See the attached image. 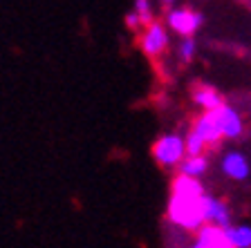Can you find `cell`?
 Here are the masks:
<instances>
[{"instance_id":"cell-10","label":"cell","mask_w":251,"mask_h":248,"mask_svg":"<svg viewBox=\"0 0 251 248\" xmlns=\"http://www.w3.org/2000/svg\"><path fill=\"white\" fill-rule=\"evenodd\" d=\"M193 103L198 105L200 110H204V112H213V110H218L220 105L225 103V98H222L218 88L202 83V85H198V88L193 90Z\"/></svg>"},{"instance_id":"cell-9","label":"cell","mask_w":251,"mask_h":248,"mask_svg":"<svg viewBox=\"0 0 251 248\" xmlns=\"http://www.w3.org/2000/svg\"><path fill=\"white\" fill-rule=\"evenodd\" d=\"M204 219L211 224H220V226H229L231 210L226 202H222L213 195H204Z\"/></svg>"},{"instance_id":"cell-5","label":"cell","mask_w":251,"mask_h":248,"mask_svg":"<svg viewBox=\"0 0 251 248\" xmlns=\"http://www.w3.org/2000/svg\"><path fill=\"white\" fill-rule=\"evenodd\" d=\"M215 119L220 123V130H222V135L225 139H240L245 135V119H242V114L229 103H222L218 110H213Z\"/></svg>"},{"instance_id":"cell-1","label":"cell","mask_w":251,"mask_h":248,"mask_svg":"<svg viewBox=\"0 0 251 248\" xmlns=\"http://www.w3.org/2000/svg\"><path fill=\"white\" fill-rule=\"evenodd\" d=\"M166 217L173 226L182 228L186 233H195L204 219V195L202 197H182L171 195L166 206Z\"/></svg>"},{"instance_id":"cell-12","label":"cell","mask_w":251,"mask_h":248,"mask_svg":"<svg viewBox=\"0 0 251 248\" xmlns=\"http://www.w3.org/2000/svg\"><path fill=\"white\" fill-rule=\"evenodd\" d=\"M206 170H209V159L204 155H186L177 168V172H182V175L200 177V179L206 175Z\"/></svg>"},{"instance_id":"cell-2","label":"cell","mask_w":251,"mask_h":248,"mask_svg":"<svg viewBox=\"0 0 251 248\" xmlns=\"http://www.w3.org/2000/svg\"><path fill=\"white\" fill-rule=\"evenodd\" d=\"M151 152L159 168H164V170H177L179 163L184 161V157L188 155L186 139L182 135H177V132H166V135L155 139Z\"/></svg>"},{"instance_id":"cell-16","label":"cell","mask_w":251,"mask_h":248,"mask_svg":"<svg viewBox=\"0 0 251 248\" xmlns=\"http://www.w3.org/2000/svg\"><path fill=\"white\" fill-rule=\"evenodd\" d=\"M132 9L141 16L144 27L151 25V23L155 21V7H152V0H135V7H132Z\"/></svg>"},{"instance_id":"cell-3","label":"cell","mask_w":251,"mask_h":248,"mask_svg":"<svg viewBox=\"0 0 251 248\" xmlns=\"http://www.w3.org/2000/svg\"><path fill=\"white\" fill-rule=\"evenodd\" d=\"M166 25L171 31H175L177 36H195L204 25V16L200 11L191 9V7H173L166 14Z\"/></svg>"},{"instance_id":"cell-4","label":"cell","mask_w":251,"mask_h":248,"mask_svg":"<svg viewBox=\"0 0 251 248\" xmlns=\"http://www.w3.org/2000/svg\"><path fill=\"white\" fill-rule=\"evenodd\" d=\"M168 41H171V38H168V25L152 21L151 25H146L144 31H141L139 47L148 58H159L164 52H166Z\"/></svg>"},{"instance_id":"cell-18","label":"cell","mask_w":251,"mask_h":248,"mask_svg":"<svg viewBox=\"0 0 251 248\" xmlns=\"http://www.w3.org/2000/svg\"><path fill=\"white\" fill-rule=\"evenodd\" d=\"M164 5H173V2H175V0H162Z\"/></svg>"},{"instance_id":"cell-17","label":"cell","mask_w":251,"mask_h":248,"mask_svg":"<svg viewBox=\"0 0 251 248\" xmlns=\"http://www.w3.org/2000/svg\"><path fill=\"white\" fill-rule=\"evenodd\" d=\"M124 23H126V27H128V29H139V27H144V23H141V16L137 14L135 9H130L128 14L124 16Z\"/></svg>"},{"instance_id":"cell-7","label":"cell","mask_w":251,"mask_h":248,"mask_svg":"<svg viewBox=\"0 0 251 248\" xmlns=\"http://www.w3.org/2000/svg\"><path fill=\"white\" fill-rule=\"evenodd\" d=\"M220 170L225 172L231 181H247L251 177V163L240 150H229L222 155Z\"/></svg>"},{"instance_id":"cell-15","label":"cell","mask_w":251,"mask_h":248,"mask_svg":"<svg viewBox=\"0 0 251 248\" xmlns=\"http://www.w3.org/2000/svg\"><path fill=\"white\" fill-rule=\"evenodd\" d=\"M177 54H179V58H182L184 63L193 61L195 54H198V41H195V36L182 38V43H179V47H177Z\"/></svg>"},{"instance_id":"cell-13","label":"cell","mask_w":251,"mask_h":248,"mask_svg":"<svg viewBox=\"0 0 251 248\" xmlns=\"http://www.w3.org/2000/svg\"><path fill=\"white\" fill-rule=\"evenodd\" d=\"M226 237L231 248H251V226L249 224H229Z\"/></svg>"},{"instance_id":"cell-6","label":"cell","mask_w":251,"mask_h":248,"mask_svg":"<svg viewBox=\"0 0 251 248\" xmlns=\"http://www.w3.org/2000/svg\"><path fill=\"white\" fill-rule=\"evenodd\" d=\"M193 235L195 248H231L229 237H226V226H220V224L204 222Z\"/></svg>"},{"instance_id":"cell-11","label":"cell","mask_w":251,"mask_h":248,"mask_svg":"<svg viewBox=\"0 0 251 248\" xmlns=\"http://www.w3.org/2000/svg\"><path fill=\"white\" fill-rule=\"evenodd\" d=\"M171 195L202 197V195H206V190H204L200 177H188V175L177 172V175H175V179H173V183H171Z\"/></svg>"},{"instance_id":"cell-8","label":"cell","mask_w":251,"mask_h":248,"mask_svg":"<svg viewBox=\"0 0 251 248\" xmlns=\"http://www.w3.org/2000/svg\"><path fill=\"white\" fill-rule=\"evenodd\" d=\"M191 128H193L195 132H198V135L202 136L206 143H209V148H215L220 141L225 139V135H222L220 123H218V119H215L213 112H202L198 119L193 121V125H191Z\"/></svg>"},{"instance_id":"cell-14","label":"cell","mask_w":251,"mask_h":248,"mask_svg":"<svg viewBox=\"0 0 251 248\" xmlns=\"http://www.w3.org/2000/svg\"><path fill=\"white\" fill-rule=\"evenodd\" d=\"M184 139H186V152L188 155H204V150L209 148V143H206V141H204L193 128L184 135Z\"/></svg>"}]
</instances>
